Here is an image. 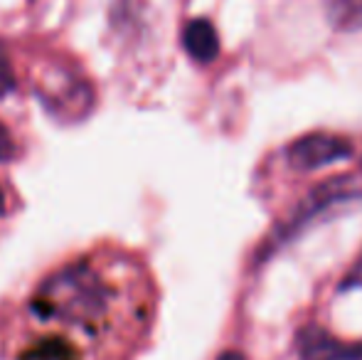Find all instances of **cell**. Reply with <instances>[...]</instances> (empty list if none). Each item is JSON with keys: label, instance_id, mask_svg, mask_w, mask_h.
Returning <instances> with one entry per match:
<instances>
[{"label": "cell", "instance_id": "1", "mask_svg": "<svg viewBox=\"0 0 362 360\" xmlns=\"http://www.w3.org/2000/svg\"><path fill=\"white\" fill-rule=\"evenodd\" d=\"M116 289L94 265L52 274L28 303V326L10 338V360H121Z\"/></svg>", "mask_w": 362, "mask_h": 360}, {"label": "cell", "instance_id": "2", "mask_svg": "<svg viewBox=\"0 0 362 360\" xmlns=\"http://www.w3.org/2000/svg\"><path fill=\"white\" fill-rule=\"evenodd\" d=\"M350 153H353L350 141L333 134H310L291 146L288 161L296 170H315L323 168V166L350 158Z\"/></svg>", "mask_w": 362, "mask_h": 360}, {"label": "cell", "instance_id": "3", "mask_svg": "<svg viewBox=\"0 0 362 360\" xmlns=\"http://www.w3.org/2000/svg\"><path fill=\"white\" fill-rule=\"evenodd\" d=\"M296 351L300 360H362V343H345L315 323L298 331Z\"/></svg>", "mask_w": 362, "mask_h": 360}, {"label": "cell", "instance_id": "4", "mask_svg": "<svg viewBox=\"0 0 362 360\" xmlns=\"http://www.w3.org/2000/svg\"><path fill=\"white\" fill-rule=\"evenodd\" d=\"M182 45H185L187 54L195 62H212L219 54V37L217 30L210 20L197 18L187 23L185 33H182Z\"/></svg>", "mask_w": 362, "mask_h": 360}, {"label": "cell", "instance_id": "5", "mask_svg": "<svg viewBox=\"0 0 362 360\" xmlns=\"http://www.w3.org/2000/svg\"><path fill=\"white\" fill-rule=\"evenodd\" d=\"M13 89H15V74H13V67H10L8 52H5L3 45H0V99Z\"/></svg>", "mask_w": 362, "mask_h": 360}, {"label": "cell", "instance_id": "6", "mask_svg": "<svg viewBox=\"0 0 362 360\" xmlns=\"http://www.w3.org/2000/svg\"><path fill=\"white\" fill-rule=\"evenodd\" d=\"M343 286H345V289H350V286H362V257L358 260V265L353 267V272L348 274V279H345Z\"/></svg>", "mask_w": 362, "mask_h": 360}, {"label": "cell", "instance_id": "7", "mask_svg": "<svg viewBox=\"0 0 362 360\" xmlns=\"http://www.w3.org/2000/svg\"><path fill=\"white\" fill-rule=\"evenodd\" d=\"M10 153H13V144H10L8 134H5V129L0 126V161H5Z\"/></svg>", "mask_w": 362, "mask_h": 360}, {"label": "cell", "instance_id": "8", "mask_svg": "<svg viewBox=\"0 0 362 360\" xmlns=\"http://www.w3.org/2000/svg\"><path fill=\"white\" fill-rule=\"evenodd\" d=\"M217 360H244V356L239 351H227V353H222Z\"/></svg>", "mask_w": 362, "mask_h": 360}, {"label": "cell", "instance_id": "9", "mask_svg": "<svg viewBox=\"0 0 362 360\" xmlns=\"http://www.w3.org/2000/svg\"><path fill=\"white\" fill-rule=\"evenodd\" d=\"M345 3H350V13H362V0H345Z\"/></svg>", "mask_w": 362, "mask_h": 360}, {"label": "cell", "instance_id": "10", "mask_svg": "<svg viewBox=\"0 0 362 360\" xmlns=\"http://www.w3.org/2000/svg\"><path fill=\"white\" fill-rule=\"evenodd\" d=\"M5 212V195H3V190H0V215Z\"/></svg>", "mask_w": 362, "mask_h": 360}]
</instances>
